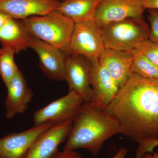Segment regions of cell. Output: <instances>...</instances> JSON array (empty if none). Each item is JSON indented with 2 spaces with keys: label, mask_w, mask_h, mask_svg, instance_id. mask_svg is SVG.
<instances>
[{
  "label": "cell",
  "mask_w": 158,
  "mask_h": 158,
  "mask_svg": "<svg viewBox=\"0 0 158 158\" xmlns=\"http://www.w3.org/2000/svg\"><path fill=\"white\" fill-rule=\"evenodd\" d=\"M105 48L131 51L143 40L148 39L149 26L144 18H129L102 27Z\"/></svg>",
  "instance_id": "obj_4"
},
{
  "label": "cell",
  "mask_w": 158,
  "mask_h": 158,
  "mask_svg": "<svg viewBox=\"0 0 158 158\" xmlns=\"http://www.w3.org/2000/svg\"><path fill=\"white\" fill-rule=\"evenodd\" d=\"M90 73V61L86 57L81 55H66L65 81L68 83L69 91L78 94L85 102H90L92 96Z\"/></svg>",
  "instance_id": "obj_8"
},
{
  "label": "cell",
  "mask_w": 158,
  "mask_h": 158,
  "mask_svg": "<svg viewBox=\"0 0 158 158\" xmlns=\"http://www.w3.org/2000/svg\"><path fill=\"white\" fill-rule=\"evenodd\" d=\"M142 0H101L94 15L101 28L129 18H144Z\"/></svg>",
  "instance_id": "obj_7"
},
{
  "label": "cell",
  "mask_w": 158,
  "mask_h": 158,
  "mask_svg": "<svg viewBox=\"0 0 158 158\" xmlns=\"http://www.w3.org/2000/svg\"><path fill=\"white\" fill-rule=\"evenodd\" d=\"M6 87L8 94L5 103V116L11 119L17 114L25 113L34 93L27 86L25 77L19 69Z\"/></svg>",
  "instance_id": "obj_13"
},
{
  "label": "cell",
  "mask_w": 158,
  "mask_h": 158,
  "mask_svg": "<svg viewBox=\"0 0 158 158\" xmlns=\"http://www.w3.org/2000/svg\"><path fill=\"white\" fill-rule=\"evenodd\" d=\"M136 48L158 66V43L146 40L138 44Z\"/></svg>",
  "instance_id": "obj_20"
},
{
  "label": "cell",
  "mask_w": 158,
  "mask_h": 158,
  "mask_svg": "<svg viewBox=\"0 0 158 158\" xmlns=\"http://www.w3.org/2000/svg\"><path fill=\"white\" fill-rule=\"evenodd\" d=\"M144 9L158 10V0H142Z\"/></svg>",
  "instance_id": "obj_24"
},
{
  "label": "cell",
  "mask_w": 158,
  "mask_h": 158,
  "mask_svg": "<svg viewBox=\"0 0 158 158\" xmlns=\"http://www.w3.org/2000/svg\"><path fill=\"white\" fill-rule=\"evenodd\" d=\"M90 61V85L92 91L90 102L104 110L115 98L119 88L98 60Z\"/></svg>",
  "instance_id": "obj_10"
},
{
  "label": "cell",
  "mask_w": 158,
  "mask_h": 158,
  "mask_svg": "<svg viewBox=\"0 0 158 158\" xmlns=\"http://www.w3.org/2000/svg\"><path fill=\"white\" fill-rule=\"evenodd\" d=\"M105 111L133 141L158 139V80L131 73Z\"/></svg>",
  "instance_id": "obj_1"
},
{
  "label": "cell",
  "mask_w": 158,
  "mask_h": 158,
  "mask_svg": "<svg viewBox=\"0 0 158 158\" xmlns=\"http://www.w3.org/2000/svg\"><path fill=\"white\" fill-rule=\"evenodd\" d=\"M117 134H122L121 129L113 117L90 102H84L73 122L63 150L83 148L96 156L105 141Z\"/></svg>",
  "instance_id": "obj_2"
},
{
  "label": "cell",
  "mask_w": 158,
  "mask_h": 158,
  "mask_svg": "<svg viewBox=\"0 0 158 158\" xmlns=\"http://www.w3.org/2000/svg\"><path fill=\"white\" fill-rule=\"evenodd\" d=\"M58 0H0V11L14 19L41 16L56 9Z\"/></svg>",
  "instance_id": "obj_14"
},
{
  "label": "cell",
  "mask_w": 158,
  "mask_h": 158,
  "mask_svg": "<svg viewBox=\"0 0 158 158\" xmlns=\"http://www.w3.org/2000/svg\"><path fill=\"white\" fill-rule=\"evenodd\" d=\"M70 48V54L81 55L90 61L98 60L105 47L101 28L94 19L75 23Z\"/></svg>",
  "instance_id": "obj_5"
},
{
  "label": "cell",
  "mask_w": 158,
  "mask_h": 158,
  "mask_svg": "<svg viewBox=\"0 0 158 158\" xmlns=\"http://www.w3.org/2000/svg\"><path fill=\"white\" fill-rule=\"evenodd\" d=\"M30 48L37 54L40 66L44 75L55 81H65V53L34 36Z\"/></svg>",
  "instance_id": "obj_9"
},
{
  "label": "cell",
  "mask_w": 158,
  "mask_h": 158,
  "mask_svg": "<svg viewBox=\"0 0 158 158\" xmlns=\"http://www.w3.org/2000/svg\"><path fill=\"white\" fill-rule=\"evenodd\" d=\"M45 123L0 138V158H26L37 138L53 125Z\"/></svg>",
  "instance_id": "obj_11"
},
{
  "label": "cell",
  "mask_w": 158,
  "mask_h": 158,
  "mask_svg": "<svg viewBox=\"0 0 158 158\" xmlns=\"http://www.w3.org/2000/svg\"><path fill=\"white\" fill-rule=\"evenodd\" d=\"M101 0H66L57 9L75 23L94 19Z\"/></svg>",
  "instance_id": "obj_17"
},
{
  "label": "cell",
  "mask_w": 158,
  "mask_h": 158,
  "mask_svg": "<svg viewBox=\"0 0 158 158\" xmlns=\"http://www.w3.org/2000/svg\"><path fill=\"white\" fill-rule=\"evenodd\" d=\"M52 158H83L79 153L75 151L59 152Z\"/></svg>",
  "instance_id": "obj_23"
},
{
  "label": "cell",
  "mask_w": 158,
  "mask_h": 158,
  "mask_svg": "<svg viewBox=\"0 0 158 158\" xmlns=\"http://www.w3.org/2000/svg\"><path fill=\"white\" fill-rule=\"evenodd\" d=\"M132 52L133 61L131 73L146 78L158 80V66L137 49H133Z\"/></svg>",
  "instance_id": "obj_18"
},
{
  "label": "cell",
  "mask_w": 158,
  "mask_h": 158,
  "mask_svg": "<svg viewBox=\"0 0 158 158\" xmlns=\"http://www.w3.org/2000/svg\"><path fill=\"white\" fill-rule=\"evenodd\" d=\"M149 15L147 19L149 22L150 31L148 39L158 43V11L156 9H148Z\"/></svg>",
  "instance_id": "obj_21"
},
{
  "label": "cell",
  "mask_w": 158,
  "mask_h": 158,
  "mask_svg": "<svg viewBox=\"0 0 158 158\" xmlns=\"http://www.w3.org/2000/svg\"><path fill=\"white\" fill-rule=\"evenodd\" d=\"M33 36L70 54V42L74 28L73 21L57 9L50 13L22 20Z\"/></svg>",
  "instance_id": "obj_3"
},
{
  "label": "cell",
  "mask_w": 158,
  "mask_h": 158,
  "mask_svg": "<svg viewBox=\"0 0 158 158\" xmlns=\"http://www.w3.org/2000/svg\"><path fill=\"white\" fill-rule=\"evenodd\" d=\"M73 122L54 124L37 138L26 158H52L58 148L67 139Z\"/></svg>",
  "instance_id": "obj_12"
},
{
  "label": "cell",
  "mask_w": 158,
  "mask_h": 158,
  "mask_svg": "<svg viewBox=\"0 0 158 158\" xmlns=\"http://www.w3.org/2000/svg\"><path fill=\"white\" fill-rule=\"evenodd\" d=\"M132 50L105 48L99 58V62L107 69L119 88L125 84L131 74L133 61Z\"/></svg>",
  "instance_id": "obj_15"
},
{
  "label": "cell",
  "mask_w": 158,
  "mask_h": 158,
  "mask_svg": "<svg viewBox=\"0 0 158 158\" xmlns=\"http://www.w3.org/2000/svg\"><path fill=\"white\" fill-rule=\"evenodd\" d=\"M138 144L135 158H141L144 154L153 152L154 148L158 146V139L142 141Z\"/></svg>",
  "instance_id": "obj_22"
},
{
  "label": "cell",
  "mask_w": 158,
  "mask_h": 158,
  "mask_svg": "<svg viewBox=\"0 0 158 158\" xmlns=\"http://www.w3.org/2000/svg\"><path fill=\"white\" fill-rule=\"evenodd\" d=\"M15 54L7 47L2 46L0 49V76L6 86L19 70L15 62Z\"/></svg>",
  "instance_id": "obj_19"
},
{
  "label": "cell",
  "mask_w": 158,
  "mask_h": 158,
  "mask_svg": "<svg viewBox=\"0 0 158 158\" xmlns=\"http://www.w3.org/2000/svg\"><path fill=\"white\" fill-rule=\"evenodd\" d=\"M58 1H59V2H64V1H66V0H58Z\"/></svg>",
  "instance_id": "obj_28"
},
{
  "label": "cell",
  "mask_w": 158,
  "mask_h": 158,
  "mask_svg": "<svg viewBox=\"0 0 158 158\" xmlns=\"http://www.w3.org/2000/svg\"><path fill=\"white\" fill-rule=\"evenodd\" d=\"M84 102L78 94L69 91L65 96L35 111L33 116L34 126L73 122Z\"/></svg>",
  "instance_id": "obj_6"
},
{
  "label": "cell",
  "mask_w": 158,
  "mask_h": 158,
  "mask_svg": "<svg viewBox=\"0 0 158 158\" xmlns=\"http://www.w3.org/2000/svg\"><path fill=\"white\" fill-rule=\"evenodd\" d=\"M33 36L21 20L11 18L0 29V43L15 54L30 48Z\"/></svg>",
  "instance_id": "obj_16"
},
{
  "label": "cell",
  "mask_w": 158,
  "mask_h": 158,
  "mask_svg": "<svg viewBox=\"0 0 158 158\" xmlns=\"http://www.w3.org/2000/svg\"><path fill=\"white\" fill-rule=\"evenodd\" d=\"M11 18L5 12L0 11V29Z\"/></svg>",
  "instance_id": "obj_25"
},
{
  "label": "cell",
  "mask_w": 158,
  "mask_h": 158,
  "mask_svg": "<svg viewBox=\"0 0 158 158\" xmlns=\"http://www.w3.org/2000/svg\"><path fill=\"white\" fill-rule=\"evenodd\" d=\"M127 152V149L126 148H121L118 150L116 154L112 158H125Z\"/></svg>",
  "instance_id": "obj_26"
},
{
  "label": "cell",
  "mask_w": 158,
  "mask_h": 158,
  "mask_svg": "<svg viewBox=\"0 0 158 158\" xmlns=\"http://www.w3.org/2000/svg\"><path fill=\"white\" fill-rule=\"evenodd\" d=\"M141 158H158V152H148L144 154Z\"/></svg>",
  "instance_id": "obj_27"
}]
</instances>
